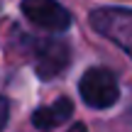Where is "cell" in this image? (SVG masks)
Segmentation results:
<instances>
[{"instance_id": "4", "label": "cell", "mask_w": 132, "mask_h": 132, "mask_svg": "<svg viewBox=\"0 0 132 132\" xmlns=\"http://www.w3.org/2000/svg\"><path fill=\"white\" fill-rule=\"evenodd\" d=\"M22 12L29 22L49 32H64L71 24L69 10L61 7L56 0H22Z\"/></svg>"}, {"instance_id": "1", "label": "cell", "mask_w": 132, "mask_h": 132, "mask_svg": "<svg viewBox=\"0 0 132 132\" xmlns=\"http://www.w3.org/2000/svg\"><path fill=\"white\" fill-rule=\"evenodd\" d=\"M78 93L83 98L86 105L90 108H110V105L118 103V95H120V88H118V78L110 69H103V66H93L88 69L78 81Z\"/></svg>"}, {"instance_id": "6", "label": "cell", "mask_w": 132, "mask_h": 132, "mask_svg": "<svg viewBox=\"0 0 132 132\" xmlns=\"http://www.w3.org/2000/svg\"><path fill=\"white\" fill-rule=\"evenodd\" d=\"M7 115H10V105H7V100L0 95V132H3V127L7 125Z\"/></svg>"}, {"instance_id": "7", "label": "cell", "mask_w": 132, "mask_h": 132, "mask_svg": "<svg viewBox=\"0 0 132 132\" xmlns=\"http://www.w3.org/2000/svg\"><path fill=\"white\" fill-rule=\"evenodd\" d=\"M69 132H88V130H86L83 122H76V125H71V127H69Z\"/></svg>"}, {"instance_id": "5", "label": "cell", "mask_w": 132, "mask_h": 132, "mask_svg": "<svg viewBox=\"0 0 132 132\" xmlns=\"http://www.w3.org/2000/svg\"><path fill=\"white\" fill-rule=\"evenodd\" d=\"M71 113H73V103H71L69 98H59V100H54L52 105H44V108L34 110L32 125L37 130L47 132V130H54L61 122H66V120L71 118Z\"/></svg>"}, {"instance_id": "2", "label": "cell", "mask_w": 132, "mask_h": 132, "mask_svg": "<svg viewBox=\"0 0 132 132\" xmlns=\"http://www.w3.org/2000/svg\"><path fill=\"white\" fill-rule=\"evenodd\" d=\"M90 27L113 44H118L132 59V10L100 7L90 15Z\"/></svg>"}, {"instance_id": "3", "label": "cell", "mask_w": 132, "mask_h": 132, "mask_svg": "<svg viewBox=\"0 0 132 132\" xmlns=\"http://www.w3.org/2000/svg\"><path fill=\"white\" fill-rule=\"evenodd\" d=\"M71 61V49L61 39H37L32 44V64L39 78H54L69 66Z\"/></svg>"}]
</instances>
